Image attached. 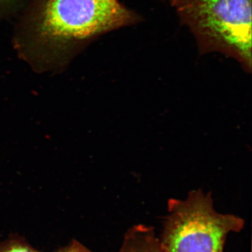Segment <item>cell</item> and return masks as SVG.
<instances>
[{
    "mask_svg": "<svg viewBox=\"0 0 252 252\" xmlns=\"http://www.w3.org/2000/svg\"><path fill=\"white\" fill-rule=\"evenodd\" d=\"M56 252H94L91 251L85 246L79 243L77 240H73L67 246L60 249Z\"/></svg>",
    "mask_w": 252,
    "mask_h": 252,
    "instance_id": "obj_6",
    "label": "cell"
},
{
    "mask_svg": "<svg viewBox=\"0 0 252 252\" xmlns=\"http://www.w3.org/2000/svg\"><path fill=\"white\" fill-rule=\"evenodd\" d=\"M198 31L252 67V0H188Z\"/></svg>",
    "mask_w": 252,
    "mask_h": 252,
    "instance_id": "obj_3",
    "label": "cell"
},
{
    "mask_svg": "<svg viewBox=\"0 0 252 252\" xmlns=\"http://www.w3.org/2000/svg\"><path fill=\"white\" fill-rule=\"evenodd\" d=\"M167 211L159 238L167 252H223L227 235L245 225L240 217L217 212L211 193L200 189L169 200Z\"/></svg>",
    "mask_w": 252,
    "mask_h": 252,
    "instance_id": "obj_2",
    "label": "cell"
},
{
    "mask_svg": "<svg viewBox=\"0 0 252 252\" xmlns=\"http://www.w3.org/2000/svg\"><path fill=\"white\" fill-rule=\"evenodd\" d=\"M5 1H6V0H0V3L4 2Z\"/></svg>",
    "mask_w": 252,
    "mask_h": 252,
    "instance_id": "obj_7",
    "label": "cell"
},
{
    "mask_svg": "<svg viewBox=\"0 0 252 252\" xmlns=\"http://www.w3.org/2000/svg\"><path fill=\"white\" fill-rule=\"evenodd\" d=\"M0 252H42L31 246L24 238L13 235L0 243Z\"/></svg>",
    "mask_w": 252,
    "mask_h": 252,
    "instance_id": "obj_5",
    "label": "cell"
},
{
    "mask_svg": "<svg viewBox=\"0 0 252 252\" xmlns=\"http://www.w3.org/2000/svg\"><path fill=\"white\" fill-rule=\"evenodd\" d=\"M130 19L119 0H43L33 32L41 47L63 51Z\"/></svg>",
    "mask_w": 252,
    "mask_h": 252,
    "instance_id": "obj_1",
    "label": "cell"
},
{
    "mask_svg": "<svg viewBox=\"0 0 252 252\" xmlns=\"http://www.w3.org/2000/svg\"><path fill=\"white\" fill-rule=\"evenodd\" d=\"M119 252H167L152 227L138 224L131 227L124 237Z\"/></svg>",
    "mask_w": 252,
    "mask_h": 252,
    "instance_id": "obj_4",
    "label": "cell"
}]
</instances>
